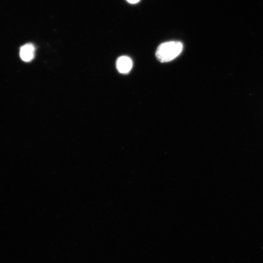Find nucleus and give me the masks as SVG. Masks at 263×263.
Returning a JSON list of instances; mask_svg holds the SVG:
<instances>
[{
  "label": "nucleus",
  "instance_id": "obj_3",
  "mask_svg": "<svg viewBox=\"0 0 263 263\" xmlns=\"http://www.w3.org/2000/svg\"><path fill=\"white\" fill-rule=\"evenodd\" d=\"M35 48L34 45L28 44L23 46L20 51V55L23 61L28 62L34 58Z\"/></svg>",
  "mask_w": 263,
  "mask_h": 263
},
{
  "label": "nucleus",
  "instance_id": "obj_4",
  "mask_svg": "<svg viewBox=\"0 0 263 263\" xmlns=\"http://www.w3.org/2000/svg\"><path fill=\"white\" fill-rule=\"evenodd\" d=\"M126 1L130 3V4H136V3H139L140 0H126Z\"/></svg>",
  "mask_w": 263,
  "mask_h": 263
},
{
  "label": "nucleus",
  "instance_id": "obj_2",
  "mask_svg": "<svg viewBox=\"0 0 263 263\" xmlns=\"http://www.w3.org/2000/svg\"><path fill=\"white\" fill-rule=\"evenodd\" d=\"M133 61L130 58L127 57H121L118 58L117 61V70L121 73H129L133 68Z\"/></svg>",
  "mask_w": 263,
  "mask_h": 263
},
{
  "label": "nucleus",
  "instance_id": "obj_1",
  "mask_svg": "<svg viewBox=\"0 0 263 263\" xmlns=\"http://www.w3.org/2000/svg\"><path fill=\"white\" fill-rule=\"evenodd\" d=\"M182 43L172 41L163 43L158 47L156 57L161 62H168L176 59L183 50Z\"/></svg>",
  "mask_w": 263,
  "mask_h": 263
}]
</instances>
